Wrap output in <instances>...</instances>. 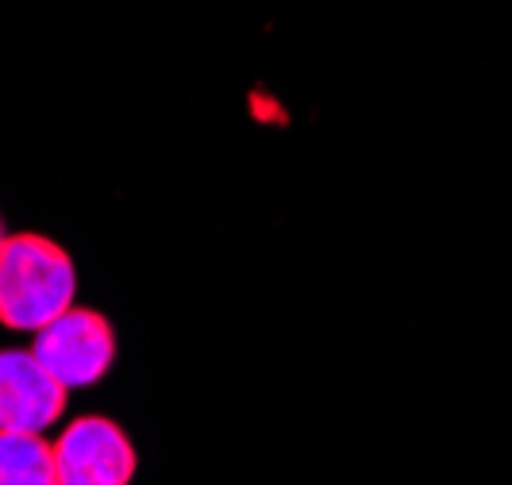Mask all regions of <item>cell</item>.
I'll return each mask as SVG.
<instances>
[{
  "label": "cell",
  "mask_w": 512,
  "mask_h": 485,
  "mask_svg": "<svg viewBox=\"0 0 512 485\" xmlns=\"http://www.w3.org/2000/svg\"><path fill=\"white\" fill-rule=\"evenodd\" d=\"M66 385L35 351H0V432H47L66 409Z\"/></svg>",
  "instance_id": "4"
},
{
  "label": "cell",
  "mask_w": 512,
  "mask_h": 485,
  "mask_svg": "<svg viewBox=\"0 0 512 485\" xmlns=\"http://www.w3.org/2000/svg\"><path fill=\"white\" fill-rule=\"evenodd\" d=\"M4 239H8V235H4V220H0V243H4Z\"/></svg>",
  "instance_id": "6"
},
{
  "label": "cell",
  "mask_w": 512,
  "mask_h": 485,
  "mask_svg": "<svg viewBox=\"0 0 512 485\" xmlns=\"http://www.w3.org/2000/svg\"><path fill=\"white\" fill-rule=\"evenodd\" d=\"M31 351L66 389H85L108 374L116 358V332L93 308H66L58 320L39 328Z\"/></svg>",
  "instance_id": "2"
},
{
  "label": "cell",
  "mask_w": 512,
  "mask_h": 485,
  "mask_svg": "<svg viewBox=\"0 0 512 485\" xmlns=\"http://www.w3.org/2000/svg\"><path fill=\"white\" fill-rule=\"evenodd\" d=\"M0 485H62L54 443L39 432H0Z\"/></svg>",
  "instance_id": "5"
},
{
  "label": "cell",
  "mask_w": 512,
  "mask_h": 485,
  "mask_svg": "<svg viewBox=\"0 0 512 485\" xmlns=\"http://www.w3.org/2000/svg\"><path fill=\"white\" fill-rule=\"evenodd\" d=\"M62 485H131L135 447L120 424L104 416H81L54 443Z\"/></svg>",
  "instance_id": "3"
},
{
  "label": "cell",
  "mask_w": 512,
  "mask_h": 485,
  "mask_svg": "<svg viewBox=\"0 0 512 485\" xmlns=\"http://www.w3.org/2000/svg\"><path fill=\"white\" fill-rule=\"evenodd\" d=\"M77 274L70 255L43 235H8L0 243V324L39 332L74 308Z\"/></svg>",
  "instance_id": "1"
}]
</instances>
